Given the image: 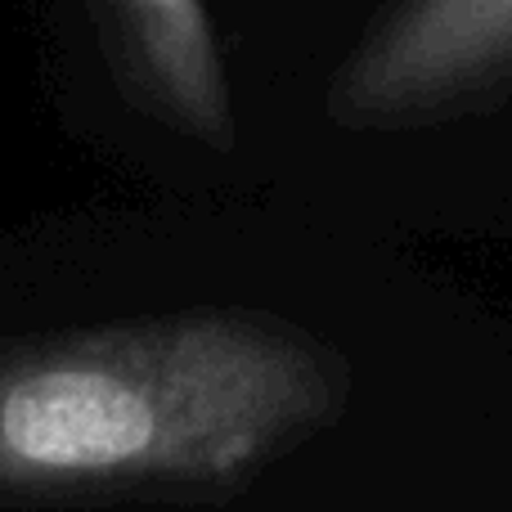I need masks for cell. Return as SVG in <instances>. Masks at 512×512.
Here are the masks:
<instances>
[{"mask_svg": "<svg viewBox=\"0 0 512 512\" xmlns=\"http://www.w3.org/2000/svg\"><path fill=\"white\" fill-rule=\"evenodd\" d=\"M108 9L158 113L225 149L234 140V108L207 0H108Z\"/></svg>", "mask_w": 512, "mask_h": 512, "instance_id": "obj_3", "label": "cell"}, {"mask_svg": "<svg viewBox=\"0 0 512 512\" xmlns=\"http://www.w3.org/2000/svg\"><path fill=\"white\" fill-rule=\"evenodd\" d=\"M333 351L256 315H176L0 351V495L234 486L337 414Z\"/></svg>", "mask_w": 512, "mask_h": 512, "instance_id": "obj_1", "label": "cell"}, {"mask_svg": "<svg viewBox=\"0 0 512 512\" xmlns=\"http://www.w3.org/2000/svg\"><path fill=\"white\" fill-rule=\"evenodd\" d=\"M512 90V0H400L337 68L342 126L391 131Z\"/></svg>", "mask_w": 512, "mask_h": 512, "instance_id": "obj_2", "label": "cell"}]
</instances>
